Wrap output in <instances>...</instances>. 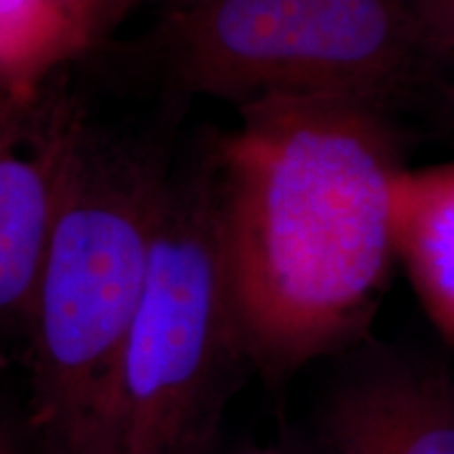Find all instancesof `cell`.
<instances>
[{
  "mask_svg": "<svg viewBox=\"0 0 454 454\" xmlns=\"http://www.w3.org/2000/svg\"><path fill=\"white\" fill-rule=\"evenodd\" d=\"M76 104L43 87L11 95L0 121V337L30 331Z\"/></svg>",
  "mask_w": 454,
  "mask_h": 454,
  "instance_id": "obj_5",
  "label": "cell"
},
{
  "mask_svg": "<svg viewBox=\"0 0 454 454\" xmlns=\"http://www.w3.org/2000/svg\"><path fill=\"white\" fill-rule=\"evenodd\" d=\"M215 137L221 240L253 371L282 383L371 331L395 263L404 141L391 107L339 95L240 106Z\"/></svg>",
  "mask_w": 454,
  "mask_h": 454,
  "instance_id": "obj_1",
  "label": "cell"
},
{
  "mask_svg": "<svg viewBox=\"0 0 454 454\" xmlns=\"http://www.w3.org/2000/svg\"><path fill=\"white\" fill-rule=\"evenodd\" d=\"M394 240L419 303L454 345V164L397 177Z\"/></svg>",
  "mask_w": 454,
  "mask_h": 454,
  "instance_id": "obj_7",
  "label": "cell"
},
{
  "mask_svg": "<svg viewBox=\"0 0 454 454\" xmlns=\"http://www.w3.org/2000/svg\"><path fill=\"white\" fill-rule=\"evenodd\" d=\"M141 44L184 95L238 107L339 95L394 110L438 72L404 0H170Z\"/></svg>",
  "mask_w": 454,
  "mask_h": 454,
  "instance_id": "obj_4",
  "label": "cell"
},
{
  "mask_svg": "<svg viewBox=\"0 0 454 454\" xmlns=\"http://www.w3.org/2000/svg\"><path fill=\"white\" fill-rule=\"evenodd\" d=\"M442 98H444V110L448 116H450V122L454 129V81L446 82L444 87H442Z\"/></svg>",
  "mask_w": 454,
  "mask_h": 454,
  "instance_id": "obj_14",
  "label": "cell"
},
{
  "mask_svg": "<svg viewBox=\"0 0 454 454\" xmlns=\"http://www.w3.org/2000/svg\"><path fill=\"white\" fill-rule=\"evenodd\" d=\"M170 164L76 104L30 331L43 454H107L124 343L150 271Z\"/></svg>",
  "mask_w": 454,
  "mask_h": 454,
  "instance_id": "obj_2",
  "label": "cell"
},
{
  "mask_svg": "<svg viewBox=\"0 0 454 454\" xmlns=\"http://www.w3.org/2000/svg\"><path fill=\"white\" fill-rule=\"evenodd\" d=\"M64 13L78 26L93 51V17H90V0H53Z\"/></svg>",
  "mask_w": 454,
  "mask_h": 454,
  "instance_id": "obj_11",
  "label": "cell"
},
{
  "mask_svg": "<svg viewBox=\"0 0 454 454\" xmlns=\"http://www.w3.org/2000/svg\"><path fill=\"white\" fill-rule=\"evenodd\" d=\"M87 51V36L53 0H0V98L36 93Z\"/></svg>",
  "mask_w": 454,
  "mask_h": 454,
  "instance_id": "obj_8",
  "label": "cell"
},
{
  "mask_svg": "<svg viewBox=\"0 0 454 454\" xmlns=\"http://www.w3.org/2000/svg\"><path fill=\"white\" fill-rule=\"evenodd\" d=\"M0 454H24V440L11 419L0 412Z\"/></svg>",
  "mask_w": 454,
  "mask_h": 454,
  "instance_id": "obj_12",
  "label": "cell"
},
{
  "mask_svg": "<svg viewBox=\"0 0 454 454\" xmlns=\"http://www.w3.org/2000/svg\"><path fill=\"white\" fill-rule=\"evenodd\" d=\"M247 371L213 137L168 170L150 271L118 366L107 454H215Z\"/></svg>",
  "mask_w": 454,
  "mask_h": 454,
  "instance_id": "obj_3",
  "label": "cell"
},
{
  "mask_svg": "<svg viewBox=\"0 0 454 454\" xmlns=\"http://www.w3.org/2000/svg\"><path fill=\"white\" fill-rule=\"evenodd\" d=\"M404 4L431 66L454 72V0H404Z\"/></svg>",
  "mask_w": 454,
  "mask_h": 454,
  "instance_id": "obj_9",
  "label": "cell"
},
{
  "mask_svg": "<svg viewBox=\"0 0 454 454\" xmlns=\"http://www.w3.org/2000/svg\"><path fill=\"white\" fill-rule=\"evenodd\" d=\"M326 454H454V377L383 356L340 381L322 408Z\"/></svg>",
  "mask_w": 454,
  "mask_h": 454,
  "instance_id": "obj_6",
  "label": "cell"
},
{
  "mask_svg": "<svg viewBox=\"0 0 454 454\" xmlns=\"http://www.w3.org/2000/svg\"><path fill=\"white\" fill-rule=\"evenodd\" d=\"M139 0H90L93 17V49L104 44Z\"/></svg>",
  "mask_w": 454,
  "mask_h": 454,
  "instance_id": "obj_10",
  "label": "cell"
},
{
  "mask_svg": "<svg viewBox=\"0 0 454 454\" xmlns=\"http://www.w3.org/2000/svg\"><path fill=\"white\" fill-rule=\"evenodd\" d=\"M231 454H293L291 450L282 446H257V444H244L242 448H238Z\"/></svg>",
  "mask_w": 454,
  "mask_h": 454,
  "instance_id": "obj_13",
  "label": "cell"
},
{
  "mask_svg": "<svg viewBox=\"0 0 454 454\" xmlns=\"http://www.w3.org/2000/svg\"><path fill=\"white\" fill-rule=\"evenodd\" d=\"M7 106H9V99L7 98H0V121H3L4 112H7Z\"/></svg>",
  "mask_w": 454,
  "mask_h": 454,
  "instance_id": "obj_15",
  "label": "cell"
}]
</instances>
